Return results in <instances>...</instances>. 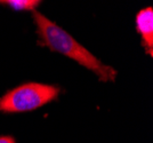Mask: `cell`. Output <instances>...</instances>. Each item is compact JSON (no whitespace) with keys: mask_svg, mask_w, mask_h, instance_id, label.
Wrapping results in <instances>:
<instances>
[{"mask_svg":"<svg viewBox=\"0 0 153 143\" xmlns=\"http://www.w3.org/2000/svg\"><path fill=\"white\" fill-rule=\"evenodd\" d=\"M32 19L36 25L39 45L76 61L83 68L94 72L102 81H114L117 77L114 69L104 64L86 47L78 42L70 33L38 10L32 12Z\"/></svg>","mask_w":153,"mask_h":143,"instance_id":"obj_1","label":"cell"},{"mask_svg":"<svg viewBox=\"0 0 153 143\" xmlns=\"http://www.w3.org/2000/svg\"><path fill=\"white\" fill-rule=\"evenodd\" d=\"M0 143H16V140L10 135H0Z\"/></svg>","mask_w":153,"mask_h":143,"instance_id":"obj_5","label":"cell"},{"mask_svg":"<svg viewBox=\"0 0 153 143\" xmlns=\"http://www.w3.org/2000/svg\"><path fill=\"white\" fill-rule=\"evenodd\" d=\"M136 31L142 39V45L150 57L153 56V9L145 7L136 14L135 17Z\"/></svg>","mask_w":153,"mask_h":143,"instance_id":"obj_3","label":"cell"},{"mask_svg":"<svg viewBox=\"0 0 153 143\" xmlns=\"http://www.w3.org/2000/svg\"><path fill=\"white\" fill-rule=\"evenodd\" d=\"M61 88L55 85L25 83L6 92L0 98V112L23 113L34 111L55 101Z\"/></svg>","mask_w":153,"mask_h":143,"instance_id":"obj_2","label":"cell"},{"mask_svg":"<svg viewBox=\"0 0 153 143\" xmlns=\"http://www.w3.org/2000/svg\"><path fill=\"white\" fill-rule=\"evenodd\" d=\"M40 2L41 1H37V0H1L0 5L8 6L19 12H23V10L34 12L36 8L40 5Z\"/></svg>","mask_w":153,"mask_h":143,"instance_id":"obj_4","label":"cell"}]
</instances>
